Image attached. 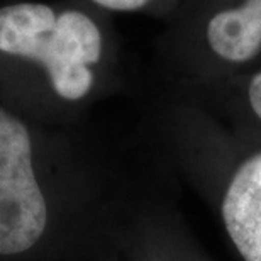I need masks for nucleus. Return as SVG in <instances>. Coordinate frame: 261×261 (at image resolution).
I'll return each instance as SVG.
<instances>
[{
	"instance_id": "obj_1",
	"label": "nucleus",
	"mask_w": 261,
	"mask_h": 261,
	"mask_svg": "<svg viewBox=\"0 0 261 261\" xmlns=\"http://www.w3.org/2000/svg\"><path fill=\"white\" fill-rule=\"evenodd\" d=\"M0 55L39 65L56 95L75 102L93 85L92 66L100 61L102 33L78 9L10 2L0 5Z\"/></svg>"
},
{
	"instance_id": "obj_2",
	"label": "nucleus",
	"mask_w": 261,
	"mask_h": 261,
	"mask_svg": "<svg viewBox=\"0 0 261 261\" xmlns=\"http://www.w3.org/2000/svg\"><path fill=\"white\" fill-rule=\"evenodd\" d=\"M46 202L33 170L31 136L0 107V254L34 246L46 227Z\"/></svg>"
},
{
	"instance_id": "obj_3",
	"label": "nucleus",
	"mask_w": 261,
	"mask_h": 261,
	"mask_svg": "<svg viewBox=\"0 0 261 261\" xmlns=\"http://www.w3.org/2000/svg\"><path fill=\"white\" fill-rule=\"evenodd\" d=\"M227 232L246 261H261V154L236 171L222 203Z\"/></svg>"
},
{
	"instance_id": "obj_4",
	"label": "nucleus",
	"mask_w": 261,
	"mask_h": 261,
	"mask_svg": "<svg viewBox=\"0 0 261 261\" xmlns=\"http://www.w3.org/2000/svg\"><path fill=\"white\" fill-rule=\"evenodd\" d=\"M207 41L214 53L227 61L251 60L261 49V0H246L241 7L214 15Z\"/></svg>"
},
{
	"instance_id": "obj_5",
	"label": "nucleus",
	"mask_w": 261,
	"mask_h": 261,
	"mask_svg": "<svg viewBox=\"0 0 261 261\" xmlns=\"http://www.w3.org/2000/svg\"><path fill=\"white\" fill-rule=\"evenodd\" d=\"M249 102H251L253 111L261 119V73L253 78L251 85H249Z\"/></svg>"
}]
</instances>
